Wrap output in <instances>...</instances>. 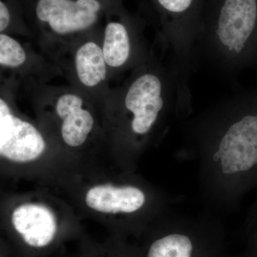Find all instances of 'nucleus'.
I'll use <instances>...</instances> for the list:
<instances>
[{
	"mask_svg": "<svg viewBox=\"0 0 257 257\" xmlns=\"http://www.w3.org/2000/svg\"><path fill=\"white\" fill-rule=\"evenodd\" d=\"M100 8L98 0H39L36 15L55 33L67 35L92 27Z\"/></svg>",
	"mask_w": 257,
	"mask_h": 257,
	"instance_id": "5",
	"label": "nucleus"
},
{
	"mask_svg": "<svg viewBox=\"0 0 257 257\" xmlns=\"http://www.w3.org/2000/svg\"><path fill=\"white\" fill-rule=\"evenodd\" d=\"M106 63L112 68H120L137 58L138 45L130 29L120 23H109L104 31L102 47Z\"/></svg>",
	"mask_w": 257,
	"mask_h": 257,
	"instance_id": "9",
	"label": "nucleus"
},
{
	"mask_svg": "<svg viewBox=\"0 0 257 257\" xmlns=\"http://www.w3.org/2000/svg\"><path fill=\"white\" fill-rule=\"evenodd\" d=\"M27 54L23 47L11 37L0 35V64L3 67L17 68L25 64Z\"/></svg>",
	"mask_w": 257,
	"mask_h": 257,
	"instance_id": "11",
	"label": "nucleus"
},
{
	"mask_svg": "<svg viewBox=\"0 0 257 257\" xmlns=\"http://www.w3.org/2000/svg\"><path fill=\"white\" fill-rule=\"evenodd\" d=\"M207 0H153L160 16L162 36L177 82L178 106L192 109L189 82L197 68L196 47Z\"/></svg>",
	"mask_w": 257,
	"mask_h": 257,
	"instance_id": "3",
	"label": "nucleus"
},
{
	"mask_svg": "<svg viewBox=\"0 0 257 257\" xmlns=\"http://www.w3.org/2000/svg\"><path fill=\"white\" fill-rule=\"evenodd\" d=\"M147 194L134 185L114 187L99 185L89 189L86 196L88 207L103 213L135 214L146 205Z\"/></svg>",
	"mask_w": 257,
	"mask_h": 257,
	"instance_id": "7",
	"label": "nucleus"
},
{
	"mask_svg": "<svg viewBox=\"0 0 257 257\" xmlns=\"http://www.w3.org/2000/svg\"><path fill=\"white\" fill-rule=\"evenodd\" d=\"M83 100L79 95L66 93L57 99L55 109L63 120L62 136L69 146H80L87 140L94 126V119L89 111L83 109Z\"/></svg>",
	"mask_w": 257,
	"mask_h": 257,
	"instance_id": "8",
	"label": "nucleus"
},
{
	"mask_svg": "<svg viewBox=\"0 0 257 257\" xmlns=\"http://www.w3.org/2000/svg\"><path fill=\"white\" fill-rule=\"evenodd\" d=\"M184 121V150L197 161L202 202L209 212L236 211L257 188V88Z\"/></svg>",
	"mask_w": 257,
	"mask_h": 257,
	"instance_id": "1",
	"label": "nucleus"
},
{
	"mask_svg": "<svg viewBox=\"0 0 257 257\" xmlns=\"http://www.w3.org/2000/svg\"><path fill=\"white\" fill-rule=\"evenodd\" d=\"M10 22L9 10L3 1L0 2V32L3 33L8 28Z\"/></svg>",
	"mask_w": 257,
	"mask_h": 257,
	"instance_id": "13",
	"label": "nucleus"
},
{
	"mask_svg": "<svg viewBox=\"0 0 257 257\" xmlns=\"http://www.w3.org/2000/svg\"><path fill=\"white\" fill-rule=\"evenodd\" d=\"M13 224L28 246L47 247L55 239L57 220L50 208L42 204H25L15 209Z\"/></svg>",
	"mask_w": 257,
	"mask_h": 257,
	"instance_id": "6",
	"label": "nucleus"
},
{
	"mask_svg": "<svg viewBox=\"0 0 257 257\" xmlns=\"http://www.w3.org/2000/svg\"><path fill=\"white\" fill-rule=\"evenodd\" d=\"M106 65L102 48L95 42H86L76 52V72L79 80L86 87H95L105 80Z\"/></svg>",
	"mask_w": 257,
	"mask_h": 257,
	"instance_id": "10",
	"label": "nucleus"
},
{
	"mask_svg": "<svg viewBox=\"0 0 257 257\" xmlns=\"http://www.w3.org/2000/svg\"><path fill=\"white\" fill-rule=\"evenodd\" d=\"M45 142L33 125L17 117L4 99H0V155L25 163L41 156Z\"/></svg>",
	"mask_w": 257,
	"mask_h": 257,
	"instance_id": "4",
	"label": "nucleus"
},
{
	"mask_svg": "<svg viewBox=\"0 0 257 257\" xmlns=\"http://www.w3.org/2000/svg\"><path fill=\"white\" fill-rule=\"evenodd\" d=\"M247 248L244 257H257V199L250 206L244 220Z\"/></svg>",
	"mask_w": 257,
	"mask_h": 257,
	"instance_id": "12",
	"label": "nucleus"
},
{
	"mask_svg": "<svg viewBox=\"0 0 257 257\" xmlns=\"http://www.w3.org/2000/svg\"><path fill=\"white\" fill-rule=\"evenodd\" d=\"M196 53L225 76L257 68V0H207Z\"/></svg>",
	"mask_w": 257,
	"mask_h": 257,
	"instance_id": "2",
	"label": "nucleus"
}]
</instances>
